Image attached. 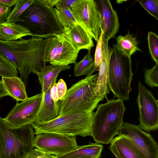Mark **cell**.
<instances>
[{
  "label": "cell",
  "mask_w": 158,
  "mask_h": 158,
  "mask_svg": "<svg viewBox=\"0 0 158 158\" xmlns=\"http://www.w3.org/2000/svg\"><path fill=\"white\" fill-rule=\"evenodd\" d=\"M77 23L83 26L97 42L100 32L101 14L94 0H79L69 8Z\"/></svg>",
  "instance_id": "9"
},
{
  "label": "cell",
  "mask_w": 158,
  "mask_h": 158,
  "mask_svg": "<svg viewBox=\"0 0 158 158\" xmlns=\"http://www.w3.org/2000/svg\"><path fill=\"white\" fill-rule=\"evenodd\" d=\"M111 48L109 64V90L113 93L114 98L127 101L132 90L131 60V57L119 50L115 44Z\"/></svg>",
  "instance_id": "7"
},
{
  "label": "cell",
  "mask_w": 158,
  "mask_h": 158,
  "mask_svg": "<svg viewBox=\"0 0 158 158\" xmlns=\"http://www.w3.org/2000/svg\"><path fill=\"white\" fill-rule=\"evenodd\" d=\"M19 18L22 22L17 23L28 29L34 36L47 39L65 32L54 8L42 0H34Z\"/></svg>",
  "instance_id": "3"
},
{
  "label": "cell",
  "mask_w": 158,
  "mask_h": 158,
  "mask_svg": "<svg viewBox=\"0 0 158 158\" xmlns=\"http://www.w3.org/2000/svg\"><path fill=\"white\" fill-rule=\"evenodd\" d=\"M31 124L14 128L0 118V158H28L35 148Z\"/></svg>",
  "instance_id": "5"
},
{
  "label": "cell",
  "mask_w": 158,
  "mask_h": 158,
  "mask_svg": "<svg viewBox=\"0 0 158 158\" xmlns=\"http://www.w3.org/2000/svg\"><path fill=\"white\" fill-rule=\"evenodd\" d=\"M90 52L91 50H88V53L81 61L74 64V76H87L92 71L94 65V60Z\"/></svg>",
  "instance_id": "25"
},
{
  "label": "cell",
  "mask_w": 158,
  "mask_h": 158,
  "mask_svg": "<svg viewBox=\"0 0 158 158\" xmlns=\"http://www.w3.org/2000/svg\"><path fill=\"white\" fill-rule=\"evenodd\" d=\"M103 148L101 144L90 142L56 158H100Z\"/></svg>",
  "instance_id": "22"
},
{
  "label": "cell",
  "mask_w": 158,
  "mask_h": 158,
  "mask_svg": "<svg viewBox=\"0 0 158 158\" xmlns=\"http://www.w3.org/2000/svg\"><path fill=\"white\" fill-rule=\"evenodd\" d=\"M27 35L33 36L28 29L21 25L7 22L0 23V40L16 41Z\"/></svg>",
  "instance_id": "20"
},
{
  "label": "cell",
  "mask_w": 158,
  "mask_h": 158,
  "mask_svg": "<svg viewBox=\"0 0 158 158\" xmlns=\"http://www.w3.org/2000/svg\"><path fill=\"white\" fill-rule=\"evenodd\" d=\"M49 6L54 8L58 3L59 0H42Z\"/></svg>",
  "instance_id": "38"
},
{
  "label": "cell",
  "mask_w": 158,
  "mask_h": 158,
  "mask_svg": "<svg viewBox=\"0 0 158 158\" xmlns=\"http://www.w3.org/2000/svg\"><path fill=\"white\" fill-rule=\"evenodd\" d=\"M118 135L130 139L147 158H158V143L149 133L143 131L139 125L124 123Z\"/></svg>",
  "instance_id": "13"
},
{
  "label": "cell",
  "mask_w": 158,
  "mask_h": 158,
  "mask_svg": "<svg viewBox=\"0 0 158 158\" xmlns=\"http://www.w3.org/2000/svg\"><path fill=\"white\" fill-rule=\"evenodd\" d=\"M101 14L100 31L105 39L115 37L119 27L118 17L109 0H95Z\"/></svg>",
  "instance_id": "14"
},
{
  "label": "cell",
  "mask_w": 158,
  "mask_h": 158,
  "mask_svg": "<svg viewBox=\"0 0 158 158\" xmlns=\"http://www.w3.org/2000/svg\"><path fill=\"white\" fill-rule=\"evenodd\" d=\"M137 101L139 110V125L148 132L158 129V99L139 81Z\"/></svg>",
  "instance_id": "10"
},
{
  "label": "cell",
  "mask_w": 158,
  "mask_h": 158,
  "mask_svg": "<svg viewBox=\"0 0 158 158\" xmlns=\"http://www.w3.org/2000/svg\"><path fill=\"white\" fill-rule=\"evenodd\" d=\"M56 156L36 148L33 149L28 158H56Z\"/></svg>",
  "instance_id": "31"
},
{
  "label": "cell",
  "mask_w": 158,
  "mask_h": 158,
  "mask_svg": "<svg viewBox=\"0 0 158 158\" xmlns=\"http://www.w3.org/2000/svg\"><path fill=\"white\" fill-rule=\"evenodd\" d=\"M18 0H0V3L3 4L10 8L15 5Z\"/></svg>",
  "instance_id": "37"
},
{
  "label": "cell",
  "mask_w": 158,
  "mask_h": 158,
  "mask_svg": "<svg viewBox=\"0 0 158 158\" xmlns=\"http://www.w3.org/2000/svg\"><path fill=\"white\" fill-rule=\"evenodd\" d=\"M47 41V39L34 36L16 41L0 40V54L16 65L26 87L29 74H35L46 65L42 58Z\"/></svg>",
  "instance_id": "1"
},
{
  "label": "cell",
  "mask_w": 158,
  "mask_h": 158,
  "mask_svg": "<svg viewBox=\"0 0 158 158\" xmlns=\"http://www.w3.org/2000/svg\"><path fill=\"white\" fill-rule=\"evenodd\" d=\"M71 66L44 65L40 71L35 74L38 77L39 83L41 86V93H46L56 83L58 74L61 71L69 69Z\"/></svg>",
  "instance_id": "19"
},
{
  "label": "cell",
  "mask_w": 158,
  "mask_h": 158,
  "mask_svg": "<svg viewBox=\"0 0 158 158\" xmlns=\"http://www.w3.org/2000/svg\"><path fill=\"white\" fill-rule=\"evenodd\" d=\"M51 96L52 99L56 103H58L59 101L58 96L56 83H55L50 90Z\"/></svg>",
  "instance_id": "35"
},
{
  "label": "cell",
  "mask_w": 158,
  "mask_h": 158,
  "mask_svg": "<svg viewBox=\"0 0 158 158\" xmlns=\"http://www.w3.org/2000/svg\"><path fill=\"white\" fill-rule=\"evenodd\" d=\"M108 40L102 38V59L94 91L96 97L107 99V94L110 93L109 83V64L112 53V48L109 47Z\"/></svg>",
  "instance_id": "15"
},
{
  "label": "cell",
  "mask_w": 158,
  "mask_h": 158,
  "mask_svg": "<svg viewBox=\"0 0 158 158\" xmlns=\"http://www.w3.org/2000/svg\"><path fill=\"white\" fill-rule=\"evenodd\" d=\"M98 73L87 75L67 90L58 103L59 117L82 112H93L104 99L94 96V91Z\"/></svg>",
  "instance_id": "4"
},
{
  "label": "cell",
  "mask_w": 158,
  "mask_h": 158,
  "mask_svg": "<svg viewBox=\"0 0 158 158\" xmlns=\"http://www.w3.org/2000/svg\"><path fill=\"white\" fill-rule=\"evenodd\" d=\"M56 84L59 100H61L64 98L67 91V85L62 79H59Z\"/></svg>",
  "instance_id": "33"
},
{
  "label": "cell",
  "mask_w": 158,
  "mask_h": 158,
  "mask_svg": "<svg viewBox=\"0 0 158 158\" xmlns=\"http://www.w3.org/2000/svg\"><path fill=\"white\" fill-rule=\"evenodd\" d=\"M126 110L123 101L114 98L98 105L92 130V137L95 142L105 144L111 143L124 123Z\"/></svg>",
  "instance_id": "2"
},
{
  "label": "cell",
  "mask_w": 158,
  "mask_h": 158,
  "mask_svg": "<svg viewBox=\"0 0 158 158\" xmlns=\"http://www.w3.org/2000/svg\"><path fill=\"white\" fill-rule=\"evenodd\" d=\"M79 52L64 32L47 39L42 60L45 64L68 65L76 62Z\"/></svg>",
  "instance_id": "8"
},
{
  "label": "cell",
  "mask_w": 158,
  "mask_h": 158,
  "mask_svg": "<svg viewBox=\"0 0 158 158\" xmlns=\"http://www.w3.org/2000/svg\"><path fill=\"white\" fill-rule=\"evenodd\" d=\"M109 148L116 158H123L118 152L115 145L112 143H110Z\"/></svg>",
  "instance_id": "36"
},
{
  "label": "cell",
  "mask_w": 158,
  "mask_h": 158,
  "mask_svg": "<svg viewBox=\"0 0 158 158\" xmlns=\"http://www.w3.org/2000/svg\"><path fill=\"white\" fill-rule=\"evenodd\" d=\"M65 33L79 51L82 49L91 50L94 47L91 35L83 26L78 23Z\"/></svg>",
  "instance_id": "17"
},
{
  "label": "cell",
  "mask_w": 158,
  "mask_h": 158,
  "mask_svg": "<svg viewBox=\"0 0 158 158\" xmlns=\"http://www.w3.org/2000/svg\"><path fill=\"white\" fill-rule=\"evenodd\" d=\"M42 98L41 93L28 98L20 103L16 102L15 105L3 119L14 128L31 124L38 113Z\"/></svg>",
  "instance_id": "12"
},
{
  "label": "cell",
  "mask_w": 158,
  "mask_h": 158,
  "mask_svg": "<svg viewBox=\"0 0 158 158\" xmlns=\"http://www.w3.org/2000/svg\"><path fill=\"white\" fill-rule=\"evenodd\" d=\"M33 1L34 0H18L7 17L6 22L16 23L22 22L20 16Z\"/></svg>",
  "instance_id": "26"
},
{
  "label": "cell",
  "mask_w": 158,
  "mask_h": 158,
  "mask_svg": "<svg viewBox=\"0 0 158 158\" xmlns=\"http://www.w3.org/2000/svg\"><path fill=\"white\" fill-rule=\"evenodd\" d=\"M54 10L57 19L64 28L65 32L77 23L69 8L56 6Z\"/></svg>",
  "instance_id": "24"
},
{
  "label": "cell",
  "mask_w": 158,
  "mask_h": 158,
  "mask_svg": "<svg viewBox=\"0 0 158 158\" xmlns=\"http://www.w3.org/2000/svg\"><path fill=\"white\" fill-rule=\"evenodd\" d=\"M95 112H82L59 117L44 123L33 122L31 124L35 135L50 133L83 137L92 136Z\"/></svg>",
  "instance_id": "6"
},
{
  "label": "cell",
  "mask_w": 158,
  "mask_h": 158,
  "mask_svg": "<svg viewBox=\"0 0 158 158\" xmlns=\"http://www.w3.org/2000/svg\"><path fill=\"white\" fill-rule=\"evenodd\" d=\"M100 34L94 55V65L92 71L88 75H92L94 72L99 71V68L102 59V38L103 33L100 31Z\"/></svg>",
  "instance_id": "29"
},
{
  "label": "cell",
  "mask_w": 158,
  "mask_h": 158,
  "mask_svg": "<svg viewBox=\"0 0 158 158\" xmlns=\"http://www.w3.org/2000/svg\"><path fill=\"white\" fill-rule=\"evenodd\" d=\"M147 39L151 57L156 64H158V35L154 32L149 31Z\"/></svg>",
  "instance_id": "28"
},
{
  "label": "cell",
  "mask_w": 158,
  "mask_h": 158,
  "mask_svg": "<svg viewBox=\"0 0 158 158\" xmlns=\"http://www.w3.org/2000/svg\"><path fill=\"white\" fill-rule=\"evenodd\" d=\"M11 11V8L0 3V23L6 22L7 19Z\"/></svg>",
  "instance_id": "32"
},
{
  "label": "cell",
  "mask_w": 158,
  "mask_h": 158,
  "mask_svg": "<svg viewBox=\"0 0 158 158\" xmlns=\"http://www.w3.org/2000/svg\"><path fill=\"white\" fill-rule=\"evenodd\" d=\"M137 1L149 14L158 20V0Z\"/></svg>",
  "instance_id": "30"
},
{
  "label": "cell",
  "mask_w": 158,
  "mask_h": 158,
  "mask_svg": "<svg viewBox=\"0 0 158 158\" xmlns=\"http://www.w3.org/2000/svg\"><path fill=\"white\" fill-rule=\"evenodd\" d=\"M78 1L79 0H59L58 4L56 6L70 8Z\"/></svg>",
  "instance_id": "34"
},
{
  "label": "cell",
  "mask_w": 158,
  "mask_h": 158,
  "mask_svg": "<svg viewBox=\"0 0 158 158\" xmlns=\"http://www.w3.org/2000/svg\"><path fill=\"white\" fill-rule=\"evenodd\" d=\"M26 86L18 77H2L0 81V98L9 96L16 102L23 101L28 97Z\"/></svg>",
  "instance_id": "16"
},
{
  "label": "cell",
  "mask_w": 158,
  "mask_h": 158,
  "mask_svg": "<svg viewBox=\"0 0 158 158\" xmlns=\"http://www.w3.org/2000/svg\"><path fill=\"white\" fill-rule=\"evenodd\" d=\"M111 143L123 158H147L141 150L126 137L118 135Z\"/></svg>",
  "instance_id": "21"
},
{
  "label": "cell",
  "mask_w": 158,
  "mask_h": 158,
  "mask_svg": "<svg viewBox=\"0 0 158 158\" xmlns=\"http://www.w3.org/2000/svg\"><path fill=\"white\" fill-rule=\"evenodd\" d=\"M76 138V136L41 133L36 135L33 145L35 148L58 157L78 147Z\"/></svg>",
  "instance_id": "11"
},
{
  "label": "cell",
  "mask_w": 158,
  "mask_h": 158,
  "mask_svg": "<svg viewBox=\"0 0 158 158\" xmlns=\"http://www.w3.org/2000/svg\"><path fill=\"white\" fill-rule=\"evenodd\" d=\"M116 40L115 45L118 49L130 57L137 51H141L138 46L136 37L129 31L124 36L120 35L118 36Z\"/></svg>",
  "instance_id": "23"
},
{
  "label": "cell",
  "mask_w": 158,
  "mask_h": 158,
  "mask_svg": "<svg viewBox=\"0 0 158 158\" xmlns=\"http://www.w3.org/2000/svg\"><path fill=\"white\" fill-rule=\"evenodd\" d=\"M49 89L42 94L40 106L33 122L44 123L50 121L59 117L58 103H56L52 99Z\"/></svg>",
  "instance_id": "18"
},
{
  "label": "cell",
  "mask_w": 158,
  "mask_h": 158,
  "mask_svg": "<svg viewBox=\"0 0 158 158\" xmlns=\"http://www.w3.org/2000/svg\"><path fill=\"white\" fill-rule=\"evenodd\" d=\"M18 69L9 59L0 54V75L2 77H18Z\"/></svg>",
  "instance_id": "27"
}]
</instances>
